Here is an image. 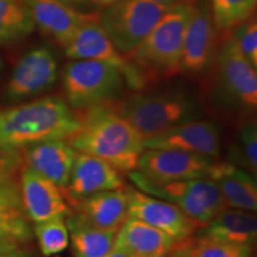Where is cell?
Instances as JSON below:
<instances>
[{
  "instance_id": "cell-22",
  "label": "cell",
  "mask_w": 257,
  "mask_h": 257,
  "mask_svg": "<svg viewBox=\"0 0 257 257\" xmlns=\"http://www.w3.org/2000/svg\"><path fill=\"white\" fill-rule=\"evenodd\" d=\"M178 242L168 233L131 217L121 225L114 240L135 257H163Z\"/></svg>"
},
{
  "instance_id": "cell-4",
  "label": "cell",
  "mask_w": 257,
  "mask_h": 257,
  "mask_svg": "<svg viewBox=\"0 0 257 257\" xmlns=\"http://www.w3.org/2000/svg\"><path fill=\"white\" fill-rule=\"evenodd\" d=\"M144 140L185 121L200 118L198 99L185 89L138 93L112 105Z\"/></svg>"
},
{
  "instance_id": "cell-34",
  "label": "cell",
  "mask_w": 257,
  "mask_h": 257,
  "mask_svg": "<svg viewBox=\"0 0 257 257\" xmlns=\"http://www.w3.org/2000/svg\"><path fill=\"white\" fill-rule=\"evenodd\" d=\"M59 2L63 3V4L72 6V8L79 9V8H83V6H87L88 4H91V0H59Z\"/></svg>"
},
{
  "instance_id": "cell-12",
  "label": "cell",
  "mask_w": 257,
  "mask_h": 257,
  "mask_svg": "<svg viewBox=\"0 0 257 257\" xmlns=\"http://www.w3.org/2000/svg\"><path fill=\"white\" fill-rule=\"evenodd\" d=\"M216 160L176 149H146L140 157L138 172L156 184L208 178Z\"/></svg>"
},
{
  "instance_id": "cell-8",
  "label": "cell",
  "mask_w": 257,
  "mask_h": 257,
  "mask_svg": "<svg viewBox=\"0 0 257 257\" xmlns=\"http://www.w3.org/2000/svg\"><path fill=\"white\" fill-rule=\"evenodd\" d=\"M213 62L217 82L223 96L243 110H255L257 106L256 68L240 53L230 31L220 32Z\"/></svg>"
},
{
  "instance_id": "cell-19",
  "label": "cell",
  "mask_w": 257,
  "mask_h": 257,
  "mask_svg": "<svg viewBox=\"0 0 257 257\" xmlns=\"http://www.w3.org/2000/svg\"><path fill=\"white\" fill-rule=\"evenodd\" d=\"M34 236L23 204L21 191L11 179L0 186V252L19 249Z\"/></svg>"
},
{
  "instance_id": "cell-5",
  "label": "cell",
  "mask_w": 257,
  "mask_h": 257,
  "mask_svg": "<svg viewBox=\"0 0 257 257\" xmlns=\"http://www.w3.org/2000/svg\"><path fill=\"white\" fill-rule=\"evenodd\" d=\"M66 101L73 110H86L118 98L126 85L123 74L95 60H72L62 74Z\"/></svg>"
},
{
  "instance_id": "cell-30",
  "label": "cell",
  "mask_w": 257,
  "mask_h": 257,
  "mask_svg": "<svg viewBox=\"0 0 257 257\" xmlns=\"http://www.w3.org/2000/svg\"><path fill=\"white\" fill-rule=\"evenodd\" d=\"M238 143L242 159L246 163V169L253 175L257 173V126L255 123L244 124L240 127L238 135Z\"/></svg>"
},
{
  "instance_id": "cell-18",
  "label": "cell",
  "mask_w": 257,
  "mask_h": 257,
  "mask_svg": "<svg viewBox=\"0 0 257 257\" xmlns=\"http://www.w3.org/2000/svg\"><path fill=\"white\" fill-rule=\"evenodd\" d=\"M76 150L67 140H49L32 144L25 150L27 168L34 170L60 188L69 184Z\"/></svg>"
},
{
  "instance_id": "cell-14",
  "label": "cell",
  "mask_w": 257,
  "mask_h": 257,
  "mask_svg": "<svg viewBox=\"0 0 257 257\" xmlns=\"http://www.w3.org/2000/svg\"><path fill=\"white\" fill-rule=\"evenodd\" d=\"M146 149H176L216 159L221 152L220 128L212 120L192 119L144 140Z\"/></svg>"
},
{
  "instance_id": "cell-39",
  "label": "cell",
  "mask_w": 257,
  "mask_h": 257,
  "mask_svg": "<svg viewBox=\"0 0 257 257\" xmlns=\"http://www.w3.org/2000/svg\"><path fill=\"white\" fill-rule=\"evenodd\" d=\"M186 2H192L193 3V2H195V0H186Z\"/></svg>"
},
{
  "instance_id": "cell-16",
  "label": "cell",
  "mask_w": 257,
  "mask_h": 257,
  "mask_svg": "<svg viewBox=\"0 0 257 257\" xmlns=\"http://www.w3.org/2000/svg\"><path fill=\"white\" fill-rule=\"evenodd\" d=\"M19 191L25 213L35 224L70 213L59 186L27 167L22 172Z\"/></svg>"
},
{
  "instance_id": "cell-2",
  "label": "cell",
  "mask_w": 257,
  "mask_h": 257,
  "mask_svg": "<svg viewBox=\"0 0 257 257\" xmlns=\"http://www.w3.org/2000/svg\"><path fill=\"white\" fill-rule=\"evenodd\" d=\"M80 121L78 133L67 140L76 152L104 160L118 172L130 173L138 168L146 150L144 138L112 104L86 108Z\"/></svg>"
},
{
  "instance_id": "cell-13",
  "label": "cell",
  "mask_w": 257,
  "mask_h": 257,
  "mask_svg": "<svg viewBox=\"0 0 257 257\" xmlns=\"http://www.w3.org/2000/svg\"><path fill=\"white\" fill-rule=\"evenodd\" d=\"M127 193L128 217L152 225L176 240L188 239L200 227L172 202L131 187Z\"/></svg>"
},
{
  "instance_id": "cell-17",
  "label": "cell",
  "mask_w": 257,
  "mask_h": 257,
  "mask_svg": "<svg viewBox=\"0 0 257 257\" xmlns=\"http://www.w3.org/2000/svg\"><path fill=\"white\" fill-rule=\"evenodd\" d=\"M120 172L104 160L76 152L66 191L73 200L79 201L93 194L124 188Z\"/></svg>"
},
{
  "instance_id": "cell-15",
  "label": "cell",
  "mask_w": 257,
  "mask_h": 257,
  "mask_svg": "<svg viewBox=\"0 0 257 257\" xmlns=\"http://www.w3.org/2000/svg\"><path fill=\"white\" fill-rule=\"evenodd\" d=\"M27 3L35 28L62 48L83 24L99 18L96 14L81 12L59 0H27Z\"/></svg>"
},
{
  "instance_id": "cell-27",
  "label": "cell",
  "mask_w": 257,
  "mask_h": 257,
  "mask_svg": "<svg viewBox=\"0 0 257 257\" xmlns=\"http://www.w3.org/2000/svg\"><path fill=\"white\" fill-rule=\"evenodd\" d=\"M32 231L44 256L59 255L68 248L69 231L64 218H55L35 224Z\"/></svg>"
},
{
  "instance_id": "cell-36",
  "label": "cell",
  "mask_w": 257,
  "mask_h": 257,
  "mask_svg": "<svg viewBox=\"0 0 257 257\" xmlns=\"http://www.w3.org/2000/svg\"><path fill=\"white\" fill-rule=\"evenodd\" d=\"M91 2L92 4L100 6V8H106V6L112 4V3L115 2V0H91Z\"/></svg>"
},
{
  "instance_id": "cell-26",
  "label": "cell",
  "mask_w": 257,
  "mask_h": 257,
  "mask_svg": "<svg viewBox=\"0 0 257 257\" xmlns=\"http://www.w3.org/2000/svg\"><path fill=\"white\" fill-rule=\"evenodd\" d=\"M214 25L219 32L230 31L252 17L257 0H207Z\"/></svg>"
},
{
  "instance_id": "cell-7",
  "label": "cell",
  "mask_w": 257,
  "mask_h": 257,
  "mask_svg": "<svg viewBox=\"0 0 257 257\" xmlns=\"http://www.w3.org/2000/svg\"><path fill=\"white\" fill-rule=\"evenodd\" d=\"M168 9L154 0H115L106 6L99 22L115 48L127 57Z\"/></svg>"
},
{
  "instance_id": "cell-25",
  "label": "cell",
  "mask_w": 257,
  "mask_h": 257,
  "mask_svg": "<svg viewBox=\"0 0 257 257\" xmlns=\"http://www.w3.org/2000/svg\"><path fill=\"white\" fill-rule=\"evenodd\" d=\"M35 29L27 0H0V44L23 40Z\"/></svg>"
},
{
  "instance_id": "cell-20",
  "label": "cell",
  "mask_w": 257,
  "mask_h": 257,
  "mask_svg": "<svg viewBox=\"0 0 257 257\" xmlns=\"http://www.w3.org/2000/svg\"><path fill=\"white\" fill-rule=\"evenodd\" d=\"M208 179L220 189L227 207L243 211L257 210L256 175L233 163L214 162Z\"/></svg>"
},
{
  "instance_id": "cell-28",
  "label": "cell",
  "mask_w": 257,
  "mask_h": 257,
  "mask_svg": "<svg viewBox=\"0 0 257 257\" xmlns=\"http://www.w3.org/2000/svg\"><path fill=\"white\" fill-rule=\"evenodd\" d=\"M252 245L219 242L199 237L192 243V257H250Z\"/></svg>"
},
{
  "instance_id": "cell-29",
  "label": "cell",
  "mask_w": 257,
  "mask_h": 257,
  "mask_svg": "<svg viewBox=\"0 0 257 257\" xmlns=\"http://www.w3.org/2000/svg\"><path fill=\"white\" fill-rule=\"evenodd\" d=\"M233 40L244 57L257 69V22L250 17L231 30Z\"/></svg>"
},
{
  "instance_id": "cell-35",
  "label": "cell",
  "mask_w": 257,
  "mask_h": 257,
  "mask_svg": "<svg viewBox=\"0 0 257 257\" xmlns=\"http://www.w3.org/2000/svg\"><path fill=\"white\" fill-rule=\"evenodd\" d=\"M0 257H28V255L19 248L15 250H10V251L0 252Z\"/></svg>"
},
{
  "instance_id": "cell-32",
  "label": "cell",
  "mask_w": 257,
  "mask_h": 257,
  "mask_svg": "<svg viewBox=\"0 0 257 257\" xmlns=\"http://www.w3.org/2000/svg\"><path fill=\"white\" fill-rule=\"evenodd\" d=\"M105 257H135V256L128 251L127 249H125L124 246L114 243L113 246H112V249L110 250V252H108Z\"/></svg>"
},
{
  "instance_id": "cell-11",
  "label": "cell",
  "mask_w": 257,
  "mask_h": 257,
  "mask_svg": "<svg viewBox=\"0 0 257 257\" xmlns=\"http://www.w3.org/2000/svg\"><path fill=\"white\" fill-rule=\"evenodd\" d=\"M218 32L207 0L193 2L182 44L180 73L200 75L211 68L219 41Z\"/></svg>"
},
{
  "instance_id": "cell-3",
  "label": "cell",
  "mask_w": 257,
  "mask_h": 257,
  "mask_svg": "<svg viewBox=\"0 0 257 257\" xmlns=\"http://www.w3.org/2000/svg\"><path fill=\"white\" fill-rule=\"evenodd\" d=\"M193 11V3L181 0L170 6L128 60L148 81L168 79L180 74L182 44Z\"/></svg>"
},
{
  "instance_id": "cell-1",
  "label": "cell",
  "mask_w": 257,
  "mask_h": 257,
  "mask_svg": "<svg viewBox=\"0 0 257 257\" xmlns=\"http://www.w3.org/2000/svg\"><path fill=\"white\" fill-rule=\"evenodd\" d=\"M81 126L64 99L44 96L0 108V150L28 148L43 141L68 140Z\"/></svg>"
},
{
  "instance_id": "cell-23",
  "label": "cell",
  "mask_w": 257,
  "mask_h": 257,
  "mask_svg": "<svg viewBox=\"0 0 257 257\" xmlns=\"http://www.w3.org/2000/svg\"><path fill=\"white\" fill-rule=\"evenodd\" d=\"M199 237L253 245L257 238V218L250 211L226 207L201 226Z\"/></svg>"
},
{
  "instance_id": "cell-31",
  "label": "cell",
  "mask_w": 257,
  "mask_h": 257,
  "mask_svg": "<svg viewBox=\"0 0 257 257\" xmlns=\"http://www.w3.org/2000/svg\"><path fill=\"white\" fill-rule=\"evenodd\" d=\"M163 257H192V243L187 239L179 240L174 248Z\"/></svg>"
},
{
  "instance_id": "cell-21",
  "label": "cell",
  "mask_w": 257,
  "mask_h": 257,
  "mask_svg": "<svg viewBox=\"0 0 257 257\" xmlns=\"http://www.w3.org/2000/svg\"><path fill=\"white\" fill-rule=\"evenodd\" d=\"M76 202V213L100 229L118 231L128 218V193L125 187L96 193Z\"/></svg>"
},
{
  "instance_id": "cell-24",
  "label": "cell",
  "mask_w": 257,
  "mask_h": 257,
  "mask_svg": "<svg viewBox=\"0 0 257 257\" xmlns=\"http://www.w3.org/2000/svg\"><path fill=\"white\" fill-rule=\"evenodd\" d=\"M67 217L74 257H105L110 252L118 231L96 227L78 213H69Z\"/></svg>"
},
{
  "instance_id": "cell-33",
  "label": "cell",
  "mask_w": 257,
  "mask_h": 257,
  "mask_svg": "<svg viewBox=\"0 0 257 257\" xmlns=\"http://www.w3.org/2000/svg\"><path fill=\"white\" fill-rule=\"evenodd\" d=\"M9 162L0 160V186H3L5 182H8L12 179L11 173L9 170Z\"/></svg>"
},
{
  "instance_id": "cell-6",
  "label": "cell",
  "mask_w": 257,
  "mask_h": 257,
  "mask_svg": "<svg viewBox=\"0 0 257 257\" xmlns=\"http://www.w3.org/2000/svg\"><path fill=\"white\" fill-rule=\"evenodd\" d=\"M128 174L140 191L174 204L200 227L227 207L216 182L208 178L156 184L137 169Z\"/></svg>"
},
{
  "instance_id": "cell-10",
  "label": "cell",
  "mask_w": 257,
  "mask_h": 257,
  "mask_svg": "<svg viewBox=\"0 0 257 257\" xmlns=\"http://www.w3.org/2000/svg\"><path fill=\"white\" fill-rule=\"evenodd\" d=\"M72 60H95L108 63L120 70L126 85L135 91L146 87V80L135 64L115 48L98 19L83 24L72 40L63 47Z\"/></svg>"
},
{
  "instance_id": "cell-9",
  "label": "cell",
  "mask_w": 257,
  "mask_h": 257,
  "mask_svg": "<svg viewBox=\"0 0 257 257\" xmlns=\"http://www.w3.org/2000/svg\"><path fill=\"white\" fill-rule=\"evenodd\" d=\"M59 59L47 46L32 48L16 64L4 93L5 104L37 98L54 87L59 79Z\"/></svg>"
},
{
  "instance_id": "cell-37",
  "label": "cell",
  "mask_w": 257,
  "mask_h": 257,
  "mask_svg": "<svg viewBox=\"0 0 257 257\" xmlns=\"http://www.w3.org/2000/svg\"><path fill=\"white\" fill-rule=\"evenodd\" d=\"M154 2L159 3V4L163 5V6H167V8H170V6L175 5L176 3L181 2V0H154Z\"/></svg>"
},
{
  "instance_id": "cell-38",
  "label": "cell",
  "mask_w": 257,
  "mask_h": 257,
  "mask_svg": "<svg viewBox=\"0 0 257 257\" xmlns=\"http://www.w3.org/2000/svg\"><path fill=\"white\" fill-rule=\"evenodd\" d=\"M2 69H3V60L2 57H0V73H2Z\"/></svg>"
}]
</instances>
